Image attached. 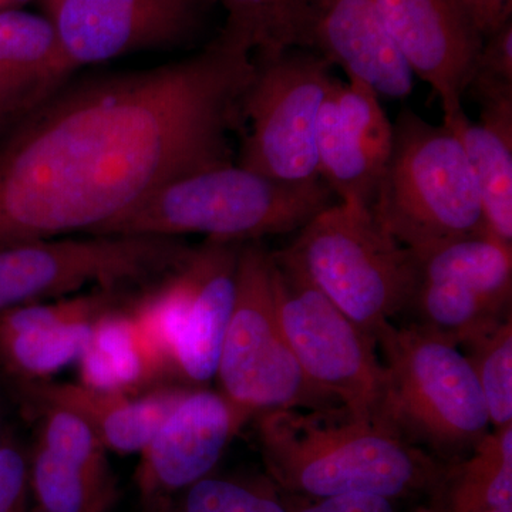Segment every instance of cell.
I'll return each mask as SVG.
<instances>
[{"label": "cell", "mask_w": 512, "mask_h": 512, "mask_svg": "<svg viewBox=\"0 0 512 512\" xmlns=\"http://www.w3.org/2000/svg\"><path fill=\"white\" fill-rule=\"evenodd\" d=\"M181 238L89 235L42 239L0 248V313L55 301L86 286L123 292L153 285L187 261Z\"/></svg>", "instance_id": "obj_9"}, {"label": "cell", "mask_w": 512, "mask_h": 512, "mask_svg": "<svg viewBox=\"0 0 512 512\" xmlns=\"http://www.w3.org/2000/svg\"><path fill=\"white\" fill-rule=\"evenodd\" d=\"M485 512H512V508H505V510H490Z\"/></svg>", "instance_id": "obj_35"}, {"label": "cell", "mask_w": 512, "mask_h": 512, "mask_svg": "<svg viewBox=\"0 0 512 512\" xmlns=\"http://www.w3.org/2000/svg\"><path fill=\"white\" fill-rule=\"evenodd\" d=\"M220 392L239 409H342L309 382L282 332L276 313L272 255L261 241L245 242L237 268L234 311L218 360Z\"/></svg>", "instance_id": "obj_7"}, {"label": "cell", "mask_w": 512, "mask_h": 512, "mask_svg": "<svg viewBox=\"0 0 512 512\" xmlns=\"http://www.w3.org/2000/svg\"><path fill=\"white\" fill-rule=\"evenodd\" d=\"M271 255L276 313L303 373L356 419L382 424L384 369L375 340L320 292L288 249Z\"/></svg>", "instance_id": "obj_11"}, {"label": "cell", "mask_w": 512, "mask_h": 512, "mask_svg": "<svg viewBox=\"0 0 512 512\" xmlns=\"http://www.w3.org/2000/svg\"><path fill=\"white\" fill-rule=\"evenodd\" d=\"M393 147V123L380 97L356 80L333 79L319 111L320 180L340 202L370 210Z\"/></svg>", "instance_id": "obj_15"}, {"label": "cell", "mask_w": 512, "mask_h": 512, "mask_svg": "<svg viewBox=\"0 0 512 512\" xmlns=\"http://www.w3.org/2000/svg\"><path fill=\"white\" fill-rule=\"evenodd\" d=\"M74 67L188 42L208 0H37Z\"/></svg>", "instance_id": "obj_13"}, {"label": "cell", "mask_w": 512, "mask_h": 512, "mask_svg": "<svg viewBox=\"0 0 512 512\" xmlns=\"http://www.w3.org/2000/svg\"><path fill=\"white\" fill-rule=\"evenodd\" d=\"M380 18L414 77L429 84L444 121L463 111V97L484 40L460 0H375Z\"/></svg>", "instance_id": "obj_16"}, {"label": "cell", "mask_w": 512, "mask_h": 512, "mask_svg": "<svg viewBox=\"0 0 512 512\" xmlns=\"http://www.w3.org/2000/svg\"><path fill=\"white\" fill-rule=\"evenodd\" d=\"M29 490V458L9 434L0 447V512H26Z\"/></svg>", "instance_id": "obj_29"}, {"label": "cell", "mask_w": 512, "mask_h": 512, "mask_svg": "<svg viewBox=\"0 0 512 512\" xmlns=\"http://www.w3.org/2000/svg\"><path fill=\"white\" fill-rule=\"evenodd\" d=\"M434 500L440 512L512 508V424L495 429L467 457L450 464Z\"/></svg>", "instance_id": "obj_23"}, {"label": "cell", "mask_w": 512, "mask_h": 512, "mask_svg": "<svg viewBox=\"0 0 512 512\" xmlns=\"http://www.w3.org/2000/svg\"><path fill=\"white\" fill-rule=\"evenodd\" d=\"M333 198L322 180L281 183L231 161L164 185L97 235L198 234L245 244L299 231Z\"/></svg>", "instance_id": "obj_3"}, {"label": "cell", "mask_w": 512, "mask_h": 512, "mask_svg": "<svg viewBox=\"0 0 512 512\" xmlns=\"http://www.w3.org/2000/svg\"><path fill=\"white\" fill-rule=\"evenodd\" d=\"M242 245L207 239L177 271L128 302L170 379L201 387L217 375Z\"/></svg>", "instance_id": "obj_8"}, {"label": "cell", "mask_w": 512, "mask_h": 512, "mask_svg": "<svg viewBox=\"0 0 512 512\" xmlns=\"http://www.w3.org/2000/svg\"><path fill=\"white\" fill-rule=\"evenodd\" d=\"M30 488L43 512H106L113 501L109 473H96L35 443L29 457Z\"/></svg>", "instance_id": "obj_24"}, {"label": "cell", "mask_w": 512, "mask_h": 512, "mask_svg": "<svg viewBox=\"0 0 512 512\" xmlns=\"http://www.w3.org/2000/svg\"><path fill=\"white\" fill-rule=\"evenodd\" d=\"M254 69L220 35L178 62L70 77L0 138V248L97 235L164 185L231 163Z\"/></svg>", "instance_id": "obj_1"}, {"label": "cell", "mask_w": 512, "mask_h": 512, "mask_svg": "<svg viewBox=\"0 0 512 512\" xmlns=\"http://www.w3.org/2000/svg\"><path fill=\"white\" fill-rule=\"evenodd\" d=\"M121 292L94 289L73 298L29 303L0 313V382H42L79 360L93 323L120 305Z\"/></svg>", "instance_id": "obj_17"}, {"label": "cell", "mask_w": 512, "mask_h": 512, "mask_svg": "<svg viewBox=\"0 0 512 512\" xmlns=\"http://www.w3.org/2000/svg\"><path fill=\"white\" fill-rule=\"evenodd\" d=\"M288 47L323 57L379 97L406 99L413 92L414 74L375 0H295L269 50Z\"/></svg>", "instance_id": "obj_12"}, {"label": "cell", "mask_w": 512, "mask_h": 512, "mask_svg": "<svg viewBox=\"0 0 512 512\" xmlns=\"http://www.w3.org/2000/svg\"><path fill=\"white\" fill-rule=\"evenodd\" d=\"M175 512H289L272 491L234 478L205 477L181 494Z\"/></svg>", "instance_id": "obj_27"}, {"label": "cell", "mask_w": 512, "mask_h": 512, "mask_svg": "<svg viewBox=\"0 0 512 512\" xmlns=\"http://www.w3.org/2000/svg\"><path fill=\"white\" fill-rule=\"evenodd\" d=\"M33 2V0H0V12L3 10L20 9L26 3Z\"/></svg>", "instance_id": "obj_32"}, {"label": "cell", "mask_w": 512, "mask_h": 512, "mask_svg": "<svg viewBox=\"0 0 512 512\" xmlns=\"http://www.w3.org/2000/svg\"><path fill=\"white\" fill-rule=\"evenodd\" d=\"M185 389L163 386L131 396L49 379L16 384L8 390L23 412L36 406L60 407L89 424L107 450L127 454L141 453Z\"/></svg>", "instance_id": "obj_18"}, {"label": "cell", "mask_w": 512, "mask_h": 512, "mask_svg": "<svg viewBox=\"0 0 512 512\" xmlns=\"http://www.w3.org/2000/svg\"><path fill=\"white\" fill-rule=\"evenodd\" d=\"M286 249L320 292L373 340L380 326L409 308L417 281L413 252L362 205H329Z\"/></svg>", "instance_id": "obj_6"}, {"label": "cell", "mask_w": 512, "mask_h": 512, "mask_svg": "<svg viewBox=\"0 0 512 512\" xmlns=\"http://www.w3.org/2000/svg\"><path fill=\"white\" fill-rule=\"evenodd\" d=\"M443 124L453 130L466 153L488 232L512 248V130L474 123L464 110Z\"/></svg>", "instance_id": "obj_22"}, {"label": "cell", "mask_w": 512, "mask_h": 512, "mask_svg": "<svg viewBox=\"0 0 512 512\" xmlns=\"http://www.w3.org/2000/svg\"><path fill=\"white\" fill-rule=\"evenodd\" d=\"M249 417L221 392L185 389L140 453L137 481L148 503H164L210 476Z\"/></svg>", "instance_id": "obj_14"}, {"label": "cell", "mask_w": 512, "mask_h": 512, "mask_svg": "<svg viewBox=\"0 0 512 512\" xmlns=\"http://www.w3.org/2000/svg\"><path fill=\"white\" fill-rule=\"evenodd\" d=\"M13 124H15V121L5 116V114L0 113V138L3 137V134H5Z\"/></svg>", "instance_id": "obj_33"}, {"label": "cell", "mask_w": 512, "mask_h": 512, "mask_svg": "<svg viewBox=\"0 0 512 512\" xmlns=\"http://www.w3.org/2000/svg\"><path fill=\"white\" fill-rule=\"evenodd\" d=\"M76 363L80 383L107 392L136 396L170 379L130 306L121 303L96 319Z\"/></svg>", "instance_id": "obj_20"}, {"label": "cell", "mask_w": 512, "mask_h": 512, "mask_svg": "<svg viewBox=\"0 0 512 512\" xmlns=\"http://www.w3.org/2000/svg\"><path fill=\"white\" fill-rule=\"evenodd\" d=\"M252 59L254 74L239 103L245 130L238 165L281 183L319 181L316 127L335 79L332 64L295 47Z\"/></svg>", "instance_id": "obj_10"}, {"label": "cell", "mask_w": 512, "mask_h": 512, "mask_svg": "<svg viewBox=\"0 0 512 512\" xmlns=\"http://www.w3.org/2000/svg\"><path fill=\"white\" fill-rule=\"evenodd\" d=\"M466 94L480 113L512 110V20L484 39Z\"/></svg>", "instance_id": "obj_26"}, {"label": "cell", "mask_w": 512, "mask_h": 512, "mask_svg": "<svg viewBox=\"0 0 512 512\" xmlns=\"http://www.w3.org/2000/svg\"><path fill=\"white\" fill-rule=\"evenodd\" d=\"M481 39L512 20V0H460Z\"/></svg>", "instance_id": "obj_31"}, {"label": "cell", "mask_w": 512, "mask_h": 512, "mask_svg": "<svg viewBox=\"0 0 512 512\" xmlns=\"http://www.w3.org/2000/svg\"><path fill=\"white\" fill-rule=\"evenodd\" d=\"M382 424L446 464L468 456L490 434V419L467 355L420 329L384 323Z\"/></svg>", "instance_id": "obj_4"}, {"label": "cell", "mask_w": 512, "mask_h": 512, "mask_svg": "<svg viewBox=\"0 0 512 512\" xmlns=\"http://www.w3.org/2000/svg\"><path fill=\"white\" fill-rule=\"evenodd\" d=\"M258 440L269 476L311 498L366 493L392 500L436 498L448 466L389 427L345 409L259 414Z\"/></svg>", "instance_id": "obj_2"}, {"label": "cell", "mask_w": 512, "mask_h": 512, "mask_svg": "<svg viewBox=\"0 0 512 512\" xmlns=\"http://www.w3.org/2000/svg\"><path fill=\"white\" fill-rule=\"evenodd\" d=\"M227 12L220 33L251 55L272 49L295 0H218Z\"/></svg>", "instance_id": "obj_28"}, {"label": "cell", "mask_w": 512, "mask_h": 512, "mask_svg": "<svg viewBox=\"0 0 512 512\" xmlns=\"http://www.w3.org/2000/svg\"><path fill=\"white\" fill-rule=\"evenodd\" d=\"M313 500L295 512H399L396 500L377 494H342Z\"/></svg>", "instance_id": "obj_30"}, {"label": "cell", "mask_w": 512, "mask_h": 512, "mask_svg": "<svg viewBox=\"0 0 512 512\" xmlns=\"http://www.w3.org/2000/svg\"><path fill=\"white\" fill-rule=\"evenodd\" d=\"M9 436L8 430H6L5 420H3L2 410H0V447L5 443L6 437Z\"/></svg>", "instance_id": "obj_34"}, {"label": "cell", "mask_w": 512, "mask_h": 512, "mask_svg": "<svg viewBox=\"0 0 512 512\" xmlns=\"http://www.w3.org/2000/svg\"><path fill=\"white\" fill-rule=\"evenodd\" d=\"M412 252L417 279L453 282L511 305L512 248L490 234L467 235Z\"/></svg>", "instance_id": "obj_21"}, {"label": "cell", "mask_w": 512, "mask_h": 512, "mask_svg": "<svg viewBox=\"0 0 512 512\" xmlns=\"http://www.w3.org/2000/svg\"><path fill=\"white\" fill-rule=\"evenodd\" d=\"M494 429L512 424V319L466 346Z\"/></svg>", "instance_id": "obj_25"}, {"label": "cell", "mask_w": 512, "mask_h": 512, "mask_svg": "<svg viewBox=\"0 0 512 512\" xmlns=\"http://www.w3.org/2000/svg\"><path fill=\"white\" fill-rule=\"evenodd\" d=\"M76 70L45 15L22 8L0 12V113L16 123Z\"/></svg>", "instance_id": "obj_19"}, {"label": "cell", "mask_w": 512, "mask_h": 512, "mask_svg": "<svg viewBox=\"0 0 512 512\" xmlns=\"http://www.w3.org/2000/svg\"><path fill=\"white\" fill-rule=\"evenodd\" d=\"M370 212L412 251L490 234L460 140L444 124L434 126L410 109L394 121L392 153Z\"/></svg>", "instance_id": "obj_5"}]
</instances>
